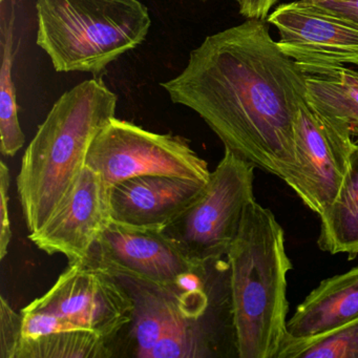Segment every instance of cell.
I'll return each mask as SVG.
<instances>
[{"instance_id":"1","label":"cell","mask_w":358,"mask_h":358,"mask_svg":"<svg viewBox=\"0 0 358 358\" xmlns=\"http://www.w3.org/2000/svg\"><path fill=\"white\" fill-rule=\"evenodd\" d=\"M160 85L173 103L196 112L225 148L282 180L292 173L307 75L273 41L265 20L209 35L181 74Z\"/></svg>"},{"instance_id":"2","label":"cell","mask_w":358,"mask_h":358,"mask_svg":"<svg viewBox=\"0 0 358 358\" xmlns=\"http://www.w3.org/2000/svg\"><path fill=\"white\" fill-rule=\"evenodd\" d=\"M118 97L100 77L66 92L38 127L16 179L30 234L43 227L72 192L98 134L116 117Z\"/></svg>"},{"instance_id":"3","label":"cell","mask_w":358,"mask_h":358,"mask_svg":"<svg viewBox=\"0 0 358 358\" xmlns=\"http://www.w3.org/2000/svg\"><path fill=\"white\" fill-rule=\"evenodd\" d=\"M226 257L238 357H278L287 333V274L292 264L284 229L270 209L257 200L247 205Z\"/></svg>"},{"instance_id":"4","label":"cell","mask_w":358,"mask_h":358,"mask_svg":"<svg viewBox=\"0 0 358 358\" xmlns=\"http://www.w3.org/2000/svg\"><path fill=\"white\" fill-rule=\"evenodd\" d=\"M36 45L56 72L100 77L144 43L150 11L140 0H36Z\"/></svg>"},{"instance_id":"5","label":"cell","mask_w":358,"mask_h":358,"mask_svg":"<svg viewBox=\"0 0 358 358\" xmlns=\"http://www.w3.org/2000/svg\"><path fill=\"white\" fill-rule=\"evenodd\" d=\"M255 165L225 148L202 194L164 228L194 263L207 266L227 255L253 194Z\"/></svg>"},{"instance_id":"6","label":"cell","mask_w":358,"mask_h":358,"mask_svg":"<svg viewBox=\"0 0 358 358\" xmlns=\"http://www.w3.org/2000/svg\"><path fill=\"white\" fill-rule=\"evenodd\" d=\"M85 166L112 188L133 178L169 176L208 182L211 171L181 136L146 131L115 117L94 140Z\"/></svg>"},{"instance_id":"7","label":"cell","mask_w":358,"mask_h":358,"mask_svg":"<svg viewBox=\"0 0 358 358\" xmlns=\"http://www.w3.org/2000/svg\"><path fill=\"white\" fill-rule=\"evenodd\" d=\"M92 255L95 263L91 265L115 278L175 295H180L183 276L206 270L190 259L164 228L137 227L114 220L98 238Z\"/></svg>"},{"instance_id":"8","label":"cell","mask_w":358,"mask_h":358,"mask_svg":"<svg viewBox=\"0 0 358 358\" xmlns=\"http://www.w3.org/2000/svg\"><path fill=\"white\" fill-rule=\"evenodd\" d=\"M267 22L278 31L282 51L306 75L358 66V24L327 8L297 0L276 8Z\"/></svg>"},{"instance_id":"9","label":"cell","mask_w":358,"mask_h":358,"mask_svg":"<svg viewBox=\"0 0 358 358\" xmlns=\"http://www.w3.org/2000/svg\"><path fill=\"white\" fill-rule=\"evenodd\" d=\"M27 310L51 312L112 341L133 318L134 299L112 274L89 263L70 264Z\"/></svg>"},{"instance_id":"10","label":"cell","mask_w":358,"mask_h":358,"mask_svg":"<svg viewBox=\"0 0 358 358\" xmlns=\"http://www.w3.org/2000/svg\"><path fill=\"white\" fill-rule=\"evenodd\" d=\"M133 355L141 358H202L217 355L201 317L179 295L131 280Z\"/></svg>"},{"instance_id":"11","label":"cell","mask_w":358,"mask_h":358,"mask_svg":"<svg viewBox=\"0 0 358 358\" xmlns=\"http://www.w3.org/2000/svg\"><path fill=\"white\" fill-rule=\"evenodd\" d=\"M294 137L296 165L284 182L306 207L320 215L341 192L355 142L308 101L295 119Z\"/></svg>"},{"instance_id":"12","label":"cell","mask_w":358,"mask_h":358,"mask_svg":"<svg viewBox=\"0 0 358 358\" xmlns=\"http://www.w3.org/2000/svg\"><path fill=\"white\" fill-rule=\"evenodd\" d=\"M110 188L85 166L62 206L29 238L48 255H62L70 264L87 263L112 221Z\"/></svg>"},{"instance_id":"13","label":"cell","mask_w":358,"mask_h":358,"mask_svg":"<svg viewBox=\"0 0 358 358\" xmlns=\"http://www.w3.org/2000/svg\"><path fill=\"white\" fill-rule=\"evenodd\" d=\"M205 185V182L169 176L127 180L110 188L112 219L137 227H167L198 200Z\"/></svg>"},{"instance_id":"14","label":"cell","mask_w":358,"mask_h":358,"mask_svg":"<svg viewBox=\"0 0 358 358\" xmlns=\"http://www.w3.org/2000/svg\"><path fill=\"white\" fill-rule=\"evenodd\" d=\"M358 320V267L322 280L287 322L295 338L317 336Z\"/></svg>"},{"instance_id":"15","label":"cell","mask_w":358,"mask_h":358,"mask_svg":"<svg viewBox=\"0 0 358 358\" xmlns=\"http://www.w3.org/2000/svg\"><path fill=\"white\" fill-rule=\"evenodd\" d=\"M307 101L333 127L358 143V72L341 66L307 75Z\"/></svg>"},{"instance_id":"16","label":"cell","mask_w":358,"mask_h":358,"mask_svg":"<svg viewBox=\"0 0 358 358\" xmlns=\"http://www.w3.org/2000/svg\"><path fill=\"white\" fill-rule=\"evenodd\" d=\"M317 246L330 255H358V143H354L350 167L334 202L320 215Z\"/></svg>"},{"instance_id":"17","label":"cell","mask_w":358,"mask_h":358,"mask_svg":"<svg viewBox=\"0 0 358 358\" xmlns=\"http://www.w3.org/2000/svg\"><path fill=\"white\" fill-rule=\"evenodd\" d=\"M16 0H1L0 22V150L6 157H14L26 142L18 116L16 87L13 81L14 29Z\"/></svg>"},{"instance_id":"18","label":"cell","mask_w":358,"mask_h":358,"mask_svg":"<svg viewBox=\"0 0 358 358\" xmlns=\"http://www.w3.org/2000/svg\"><path fill=\"white\" fill-rule=\"evenodd\" d=\"M110 343L92 331H64L22 338L16 358H108L114 355Z\"/></svg>"},{"instance_id":"19","label":"cell","mask_w":358,"mask_h":358,"mask_svg":"<svg viewBox=\"0 0 358 358\" xmlns=\"http://www.w3.org/2000/svg\"><path fill=\"white\" fill-rule=\"evenodd\" d=\"M276 358H358V320L307 338L286 333Z\"/></svg>"},{"instance_id":"20","label":"cell","mask_w":358,"mask_h":358,"mask_svg":"<svg viewBox=\"0 0 358 358\" xmlns=\"http://www.w3.org/2000/svg\"><path fill=\"white\" fill-rule=\"evenodd\" d=\"M22 338H38L64 331L83 330L70 320L51 312L22 309Z\"/></svg>"},{"instance_id":"21","label":"cell","mask_w":358,"mask_h":358,"mask_svg":"<svg viewBox=\"0 0 358 358\" xmlns=\"http://www.w3.org/2000/svg\"><path fill=\"white\" fill-rule=\"evenodd\" d=\"M22 339V315L0 297V358L17 357Z\"/></svg>"},{"instance_id":"22","label":"cell","mask_w":358,"mask_h":358,"mask_svg":"<svg viewBox=\"0 0 358 358\" xmlns=\"http://www.w3.org/2000/svg\"><path fill=\"white\" fill-rule=\"evenodd\" d=\"M10 169L3 161L0 162V259L8 253L12 240L11 222L9 215Z\"/></svg>"},{"instance_id":"23","label":"cell","mask_w":358,"mask_h":358,"mask_svg":"<svg viewBox=\"0 0 358 358\" xmlns=\"http://www.w3.org/2000/svg\"><path fill=\"white\" fill-rule=\"evenodd\" d=\"M280 0H238L241 15L247 20H265Z\"/></svg>"},{"instance_id":"24","label":"cell","mask_w":358,"mask_h":358,"mask_svg":"<svg viewBox=\"0 0 358 358\" xmlns=\"http://www.w3.org/2000/svg\"><path fill=\"white\" fill-rule=\"evenodd\" d=\"M314 3L327 8L358 24V0H326Z\"/></svg>"},{"instance_id":"25","label":"cell","mask_w":358,"mask_h":358,"mask_svg":"<svg viewBox=\"0 0 358 358\" xmlns=\"http://www.w3.org/2000/svg\"><path fill=\"white\" fill-rule=\"evenodd\" d=\"M307 1H311V3H322V1H326V0H307Z\"/></svg>"},{"instance_id":"26","label":"cell","mask_w":358,"mask_h":358,"mask_svg":"<svg viewBox=\"0 0 358 358\" xmlns=\"http://www.w3.org/2000/svg\"><path fill=\"white\" fill-rule=\"evenodd\" d=\"M201 1H207V0H201ZM234 1H236V3H238V0H234Z\"/></svg>"}]
</instances>
